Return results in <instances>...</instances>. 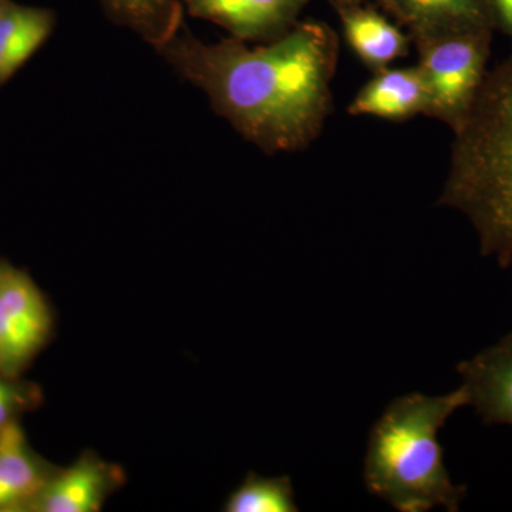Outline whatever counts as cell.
<instances>
[{"label":"cell","instance_id":"6da1fadb","mask_svg":"<svg viewBox=\"0 0 512 512\" xmlns=\"http://www.w3.org/2000/svg\"><path fill=\"white\" fill-rule=\"evenodd\" d=\"M212 107L265 153L303 150L319 137L332 109L339 39L329 26L303 22L266 46L229 37L202 43L177 33L158 46Z\"/></svg>","mask_w":512,"mask_h":512},{"label":"cell","instance_id":"7a4b0ae2","mask_svg":"<svg viewBox=\"0 0 512 512\" xmlns=\"http://www.w3.org/2000/svg\"><path fill=\"white\" fill-rule=\"evenodd\" d=\"M439 205L466 215L480 251L512 264V57L485 76L464 123L454 131Z\"/></svg>","mask_w":512,"mask_h":512},{"label":"cell","instance_id":"3957f363","mask_svg":"<svg viewBox=\"0 0 512 512\" xmlns=\"http://www.w3.org/2000/svg\"><path fill=\"white\" fill-rule=\"evenodd\" d=\"M464 406V386L441 396L407 393L394 399L370 430L363 467L367 491L400 512L458 511L467 488L454 484L444 466L439 431Z\"/></svg>","mask_w":512,"mask_h":512},{"label":"cell","instance_id":"277c9868","mask_svg":"<svg viewBox=\"0 0 512 512\" xmlns=\"http://www.w3.org/2000/svg\"><path fill=\"white\" fill-rule=\"evenodd\" d=\"M427 92L424 116L456 131L467 119L483 87L491 29H467L414 40Z\"/></svg>","mask_w":512,"mask_h":512},{"label":"cell","instance_id":"5b68a950","mask_svg":"<svg viewBox=\"0 0 512 512\" xmlns=\"http://www.w3.org/2000/svg\"><path fill=\"white\" fill-rule=\"evenodd\" d=\"M306 3L308 0H184L190 15L217 23L244 42L285 35Z\"/></svg>","mask_w":512,"mask_h":512},{"label":"cell","instance_id":"8992f818","mask_svg":"<svg viewBox=\"0 0 512 512\" xmlns=\"http://www.w3.org/2000/svg\"><path fill=\"white\" fill-rule=\"evenodd\" d=\"M124 484L120 467L92 453L84 454L72 467L53 474L32 510L40 512L100 511L104 501Z\"/></svg>","mask_w":512,"mask_h":512},{"label":"cell","instance_id":"52a82bcc","mask_svg":"<svg viewBox=\"0 0 512 512\" xmlns=\"http://www.w3.org/2000/svg\"><path fill=\"white\" fill-rule=\"evenodd\" d=\"M468 406L485 424L512 427V333L457 367Z\"/></svg>","mask_w":512,"mask_h":512},{"label":"cell","instance_id":"ba28073f","mask_svg":"<svg viewBox=\"0 0 512 512\" xmlns=\"http://www.w3.org/2000/svg\"><path fill=\"white\" fill-rule=\"evenodd\" d=\"M427 92L419 67H399L376 72L349 104L350 116L406 121L426 113Z\"/></svg>","mask_w":512,"mask_h":512},{"label":"cell","instance_id":"9c48e42d","mask_svg":"<svg viewBox=\"0 0 512 512\" xmlns=\"http://www.w3.org/2000/svg\"><path fill=\"white\" fill-rule=\"evenodd\" d=\"M404 25L414 40L467 29H493L485 0H379Z\"/></svg>","mask_w":512,"mask_h":512},{"label":"cell","instance_id":"30bf717a","mask_svg":"<svg viewBox=\"0 0 512 512\" xmlns=\"http://www.w3.org/2000/svg\"><path fill=\"white\" fill-rule=\"evenodd\" d=\"M52 477L30 453L15 420L0 427V511L32 505Z\"/></svg>","mask_w":512,"mask_h":512},{"label":"cell","instance_id":"8fae6325","mask_svg":"<svg viewBox=\"0 0 512 512\" xmlns=\"http://www.w3.org/2000/svg\"><path fill=\"white\" fill-rule=\"evenodd\" d=\"M338 10L346 42L372 72L387 69L409 52L407 36L376 10L360 5L342 6Z\"/></svg>","mask_w":512,"mask_h":512},{"label":"cell","instance_id":"7c38bea8","mask_svg":"<svg viewBox=\"0 0 512 512\" xmlns=\"http://www.w3.org/2000/svg\"><path fill=\"white\" fill-rule=\"evenodd\" d=\"M53 15L47 10L8 6L0 16V82L42 46L53 29Z\"/></svg>","mask_w":512,"mask_h":512},{"label":"cell","instance_id":"4fadbf2b","mask_svg":"<svg viewBox=\"0 0 512 512\" xmlns=\"http://www.w3.org/2000/svg\"><path fill=\"white\" fill-rule=\"evenodd\" d=\"M104 10L157 47L181 29V0H99Z\"/></svg>","mask_w":512,"mask_h":512},{"label":"cell","instance_id":"5bb4252c","mask_svg":"<svg viewBox=\"0 0 512 512\" xmlns=\"http://www.w3.org/2000/svg\"><path fill=\"white\" fill-rule=\"evenodd\" d=\"M0 303L10 318L42 348L52 330V315L45 298L30 278L22 272H0Z\"/></svg>","mask_w":512,"mask_h":512},{"label":"cell","instance_id":"9a60e30c","mask_svg":"<svg viewBox=\"0 0 512 512\" xmlns=\"http://www.w3.org/2000/svg\"><path fill=\"white\" fill-rule=\"evenodd\" d=\"M295 491L289 477L266 478L249 473L224 505L227 512H295Z\"/></svg>","mask_w":512,"mask_h":512},{"label":"cell","instance_id":"2e32d148","mask_svg":"<svg viewBox=\"0 0 512 512\" xmlns=\"http://www.w3.org/2000/svg\"><path fill=\"white\" fill-rule=\"evenodd\" d=\"M25 403V392L20 387L0 380V427L12 421L13 414Z\"/></svg>","mask_w":512,"mask_h":512},{"label":"cell","instance_id":"e0dca14e","mask_svg":"<svg viewBox=\"0 0 512 512\" xmlns=\"http://www.w3.org/2000/svg\"><path fill=\"white\" fill-rule=\"evenodd\" d=\"M493 25L500 26L512 39V0H485Z\"/></svg>","mask_w":512,"mask_h":512},{"label":"cell","instance_id":"ac0fdd59","mask_svg":"<svg viewBox=\"0 0 512 512\" xmlns=\"http://www.w3.org/2000/svg\"><path fill=\"white\" fill-rule=\"evenodd\" d=\"M330 2L335 3L336 8H342V6L360 5L363 0H330Z\"/></svg>","mask_w":512,"mask_h":512},{"label":"cell","instance_id":"d6986e66","mask_svg":"<svg viewBox=\"0 0 512 512\" xmlns=\"http://www.w3.org/2000/svg\"><path fill=\"white\" fill-rule=\"evenodd\" d=\"M8 9V5H6L5 0H0V16L5 13V10Z\"/></svg>","mask_w":512,"mask_h":512},{"label":"cell","instance_id":"ffe728a7","mask_svg":"<svg viewBox=\"0 0 512 512\" xmlns=\"http://www.w3.org/2000/svg\"><path fill=\"white\" fill-rule=\"evenodd\" d=\"M0 272H2V271H0Z\"/></svg>","mask_w":512,"mask_h":512}]
</instances>
